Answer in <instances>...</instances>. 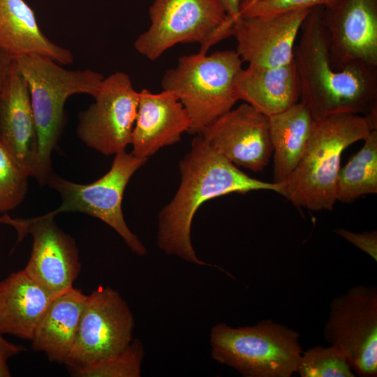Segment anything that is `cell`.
<instances>
[{"instance_id": "24", "label": "cell", "mask_w": 377, "mask_h": 377, "mask_svg": "<svg viewBox=\"0 0 377 377\" xmlns=\"http://www.w3.org/2000/svg\"><path fill=\"white\" fill-rule=\"evenodd\" d=\"M144 346L134 339L121 352L71 371L79 377H139Z\"/></svg>"}, {"instance_id": "16", "label": "cell", "mask_w": 377, "mask_h": 377, "mask_svg": "<svg viewBox=\"0 0 377 377\" xmlns=\"http://www.w3.org/2000/svg\"><path fill=\"white\" fill-rule=\"evenodd\" d=\"M191 124L187 112L173 91L163 89L153 93L143 89L139 91L131 153L148 159L163 147L178 142Z\"/></svg>"}, {"instance_id": "15", "label": "cell", "mask_w": 377, "mask_h": 377, "mask_svg": "<svg viewBox=\"0 0 377 377\" xmlns=\"http://www.w3.org/2000/svg\"><path fill=\"white\" fill-rule=\"evenodd\" d=\"M311 9L240 16L233 27L235 51L249 65L274 67L291 62L297 36Z\"/></svg>"}, {"instance_id": "17", "label": "cell", "mask_w": 377, "mask_h": 377, "mask_svg": "<svg viewBox=\"0 0 377 377\" xmlns=\"http://www.w3.org/2000/svg\"><path fill=\"white\" fill-rule=\"evenodd\" d=\"M0 141L20 167L36 179L38 160L36 126L28 86L15 60L0 99Z\"/></svg>"}, {"instance_id": "28", "label": "cell", "mask_w": 377, "mask_h": 377, "mask_svg": "<svg viewBox=\"0 0 377 377\" xmlns=\"http://www.w3.org/2000/svg\"><path fill=\"white\" fill-rule=\"evenodd\" d=\"M334 232L377 261V231L358 233L343 228Z\"/></svg>"}, {"instance_id": "6", "label": "cell", "mask_w": 377, "mask_h": 377, "mask_svg": "<svg viewBox=\"0 0 377 377\" xmlns=\"http://www.w3.org/2000/svg\"><path fill=\"white\" fill-rule=\"evenodd\" d=\"M235 50L216 51L179 57L164 74L163 89L173 91L191 119L188 133L198 134L212 121L230 111L238 101L235 80L242 68Z\"/></svg>"}, {"instance_id": "10", "label": "cell", "mask_w": 377, "mask_h": 377, "mask_svg": "<svg viewBox=\"0 0 377 377\" xmlns=\"http://www.w3.org/2000/svg\"><path fill=\"white\" fill-rule=\"evenodd\" d=\"M134 327L133 315L121 295L99 286L87 295L65 364L73 371L121 352L133 341Z\"/></svg>"}, {"instance_id": "11", "label": "cell", "mask_w": 377, "mask_h": 377, "mask_svg": "<svg viewBox=\"0 0 377 377\" xmlns=\"http://www.w3.org/2000/svg\"><path fill=\"white\" fill-rule=\"evenodd\" d=\"M95 101L78 114L77 134L88 147L105 155L126 151L136 119L139 92L128 74L105 77Z\"/></svg>"}, {"instance_id": "2", "label": "cell", "mask_w": 377, "mask_h": 377, "mask_svg": "<svg viewBox=\"0 0 377 377\" xmlns=\"http://www.w3.org/2000/svg\"><path fill=\"white\" fill-rule=\"evenodd\" d=\"M323 10V6L311 10L294 49L301 102L313 119L339 113L365 115L377 112V67L360 63L341 70L332 67Z\"/></svg>"}, {"instance_id": "20", "label": "cell", "mask_w": 377, "mask_h": 377, "mask_svg": "<svg viewBox=\"0 0 377 377\" xmlns=\"http://www.w3.org/2000/svg\"><path fill=\"white\" fill-rule=\"evenodd\" d=\"M0 48L13 58L39 54L61 65L73 62L68 49L43 34L33 9L24 0H0Z\"/></svg>"}, {"instance_id": "21", "label": "cell", "mask_w": 377, "mask_h": 377, "mask_svg": "<svg viewBox=\"0 0 377 377\" xmlns=\"http://www.w3.org/2000/svg\"><path fill=\"white\" fill-rule=\"evenodd\" d=\"M86 298L74 287L57 295L34 330L32 348L50 361L65 364L75 343Z\"/></svg>"}, {"instance_id": "31", "label": "cell", "mask_w": 377, "mask_h": 377, "mask_svg": "<svg viewBox=\"0 0 377 377\" xmlns=\"http://www.w3.org/2000/svg\"><path fill=\"white\" fill-rule=\"evenodd\" d=\"M227 15L235 21L239 17L241 0H219Z\"/></svg>"}, {"instance_id": "27", "label": "cell", "mask_w": 377, "mask_h": 377, "mask_svg": "<svg viewBox=\"0 0 377 377\" xmlns=\"http://www.w3.org/2000/svg\"><path fill=\"white\" fill-rule=\"evenodd\" d=\"M337 0H257L240 8L239 17L260 16L292 10L326 7Z\"/></svg>"}, {"instance_id": "22", "label": "cell", "mask_w": 377, "mask_h": 377, "mask_svg": "<svg viewBox=\"0 0 377 377\" xmlns=\"http://www.w3.org/2000/svg\"><path fill=\"white\" fill-rule=\"evenodd\" d=\"M268 117L274 153L272 182L284 184L302 156L313 119L301 101Z\"/></svg>"}, {"instance_id": "7", "label": "cell", "mask_w": 377, "mask_h": 377, "mask_svg": "<svg viewBox=\"0 0 377 377\" xmlns=\"http://www.w3.org/2000/svg\"><path fill=\"white\" fill-rule=\"evenodd\" d=\"M150 25L134 47L150 61L179 43H198V52L230 36L223 23L230 17L219 0H154L149 8Z\"/></svg>"}, {"instance_id": "8", "label": "cell", "mask_w": 377, "mask_h": 377, "mask_svg": "<svg viewBox=\"0 0 377 377\" xmlns=\"http://www.w3.org/2000/svg\"><path fill=\"white\" fill-rule=\"evenodd\" d=\"M147 161L124 151L115 154L106 174L87 184L68 181L52 172L47 184L60 194L62 202L45 214L55 217L61 212H80L97 218L112 228L132 252L146 255V248L124 220L122 200L131 178Z\"/></svg>"}, {"instance_id": "13", "label": "cell", "mask_w": 377, "mask_h": 377, "mask_svg": "<svg viewBox=\"0 0 377 377\" xmlns=\"http://www.w3.org/2000/svg\"><path fill=\"white\" fill-rule=\"evenodd\" d=\"M198 134L234 165L255 172L264 170L273 152L269 117L246 103L220 116Z\"/></svg>"}, {"instance_id": "18", "label": "cell", "mask_w": 377, "mask_h": 377, "mask_svg": "<svg viewBox=\"0 0 377 377\" xmlns=\"http://www.w3.org/2000/svg\"><path fill=\"white\" fill-rule=\"evenodd\" d=\"M237 98L269 117L299 102L300 82L293 60L285 65L266 67L249 65L235 80Z\"/></svg>"}, {"instance_id": "5", "label": "cell", "mask_w": 377, "mask_h": 377, "mask_svg": "<svg viewBox=\"0 0 377 377\" xmlns=\"http://www.w3.org/2000/svg\"><path fill=\"white\" fill-rule=\"evenodd\" d=\"M298 332L272 320L251 326L214 325L211 357L244 377H290L303 352Z\"/></svg>"}, {"instance_id": "4", "label": "cell", "mask_w": 377, "mask_h": 377, "mask_svg": "<svg viewBox=\"0 0 377 377\" xmlns=\"http://www.w3.org/2000/svg\"><path fill=\"white\" fill-rule=\"evenodd\" d=\"M15 59L29 91L38 143L36 179L43 186L53 172L51 157L65 126L67 99L77 94L94 98L105 77L91 69H66L43 55H22Z\"/></svg>"}, {"instance_id": "30", "label": "cell", "mask_w": 377, "mask_h": 377, "mask_svg": "<svg viewBox=\"0 0 377 377\" xmlns=\"http://www.w3.org/2000/svg\"><path fill=\"white\" fill-rule=\"evenodd\" d=\"M15 59L0 48V99L9 78Z\"/></svg>"}, {"instance_id": "14", "label": "cell", "mask_w": 377, "mask_h": 377, "mask_svg": "<svg viewBox=\"0 0 377 377\" xmlns=\"http://www.w3.org/2000/svg\"><path fill=\"white\" fill-rule=\"evenodd\" d=\"M322 20L336 70L360 63L377 67V0H337Z\"/></svg>"}, {"instance_id": "25", "label": "cell", "mask_w": 377, "mask_h": 377, "mask_svg": "<svg viewBox=\"0 0 377 377\" xmlns=\"http://www.w3.org/2000/svg\"><path fill=\"white\" fill-rule=\"evenodd\" d=\"M296 373L301 377L355 376L344 353L334 345H317L302 352Z\"/></svg>"}, {"instance_id": "29", "label": "cell", "mask_w": 377, "mask_h": 377, "mask_svg": "<svg viewBox=\"0 0 377 377\" xmlns=\"http://www.w3.org/2000/svg\"><path fill=\"white\" fill-rule=\"evenodd\" d=\"M24 350L22 346L9 342L0 334V377L10 376L8 360Z\"/></svg>"}, {"instance_id": "26", "label": "cell", "mask_w": 377, "mask_h": 377, "mask_svg": "<svg viewBox=\"0 0 377 377\" xmlns=\"http://www.w3.org/2000/svg\"><path fill=\"white\" fill-rule=\"evenodd\" d=\"M29 177L0 141V213L10 211L22 202Z\"/></svg>"}, {"instance_id": "9", "label": "cell", "mask_w": 377, "mask_h": 377, "mask_svg": "<svg viewBox=\"0 0 377 377\" xmlns=\"http://www.w3.org/2000/svg\"><path fill=\"white\" fill-rule=\"evenodd\" d=\"M323 334L327 343L342 350L355 374L376 377V287L358 285L335 297Z\"/></svg>"}, {"instance_id": "12", "label": "cell", "mask_w": 377, "mask_h": 377, "mask_svg": "<svg viewBox=\"0 0 377 377\" xmlns=\"http://www.w3.org/2000/svg\"><path fill=\"white\" fill-rule=\"evenodd\" d=\"M0 223L13 226L17 241L30 234L33 245L24 271L36 282L55 295L73 287L81 270L75 239L55 223L54 217L44 214L29 219L11 218L5 214Z\"/></svg>"}, {"instance_id": "3", "label": "cell", "mask_w": 377, "mask_h": 377, "mask_svg": "<svg viewBox=\"0 0 377 377\" xmlns=\"http://www.w3.org/2000/svg\"><path fill=\"white\" fill-rule=\"evenodd\" d=\"M377 128V112L339 113L313 119L304 151L284 186L295 206L311 211L332 210L343 151Z\"/></svg>"}, {"instance_id": "23", "label": "cell", "mask_w": 377, "mask_h": 377, "mask_svg": "<svg viewBox=\"0 0 377 377\" xmlns=\"http://www.w3.org/2000/svg\"><path fill=\"white\" fill-rule=\"evenodd\" d=\"M363 140L361 149L338 172L337 201L351 203L362 195L377 193V129Z\"/></svg>"}, {"instance_id": "32", "label": "cell", "mask_w": 377, "mask_h": 377, "mask_svg": "<svg viewBox=\"0 0 377 377\" xmlns=\"http://www.w3.org/2000/svg\"><path fill=\"white\" fill-rule=\"evenodd\" d=\"M257 0H241V3H240V8L242 7V6H246L252 2H254Z\"/></svg>"}, {"instance_id": "1", "label": "cell", "mask_w": 377, "mask_h": 377, "mask_svg": "<svg viewBox=\"0 0 377 377\" xmlns=\"http://www.w3.org/2000/svg\"><path fill=\"white\" fill-rule=\"evenodd\" d=\"M179 169V188L158 214L157 244L164 253L199 265L212 266L197 257L191 239L193 216L203 202L231 193L267 190L284 194L285 184L252 178L211 147L199 134L193 139Z\"/></svg>"}, {"instance_id": "19", "label": "cell", "mask_w": 377, "mask_h": 377, "mask_svg": "<svg viewBox=\"0 0 377 377\" xmlns=\"http://www.w3.org/2000/svg\"><path fill=\"white\" fill-rule=\"evenodd\" d=\"M56 296L24 269L11 273L0 282V334L31 341L38 323Z\"/></svg>"}]
</instances>
